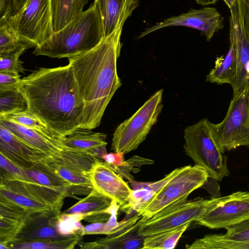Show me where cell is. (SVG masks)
Instances as JSON below:
<instances>
[{
  "label": "cell",
  "instance_id": "obj_1",
  "mask_svg": "<svg viewBox=\"0 0 249 249\" xmlns=\"http://www.w3.org/2000/svg\"><path fill=\"white\" fill-rule=\"evenodd\" d=\"M27 110L65 136L80 127L84 103L71 66L40 68L21 79Z\"/></svg>",
  "mask_w": 249,
  "mask_h": 249
},
{
  "label": "cell",
  "instance_id": "obj_2",
  "mask_svg": "<svg viewBox=\"0 0 249 249\" xmlns=\"http://www.w3.org/2000/svg\"><path fill=\"white\" fill-rule=\"evenodd\" d=\"M123 27L104 37L95 47L68 58L84 103L79 128L98 127L106 109L122 83L117 70Z\"/></svg>",
  "mask_w": 249,
  "mask_h": 249
},
{
  "label": "cell",
  "instance_id": "obj_3",
  "mask_svg": "<svg viewBox=\"0 0 249 249\" xmlns=\"http://www.w3.org/2000/svg\"><path fill=\"white\" fill-rule=\"evenodd\" d=\"M104 31L99 13L93 3L61 30L53 32L35 47V55L70 58L90 50L102 40Z\"/></svg>",
  "mask_w": 249,
  "mask_h": 249
},
{
  "label": "cell",
  "instance_id": "obj_4",
  "mask_svg": "<svg viewBox=\"0 0 249 249\" xmlns=\"http://www.w3.org/2000/svg\"><path fill=\"white\" fill-rule=\"evenodd\" d=\"M184 139L186 154L196 165L205 169L209 178L222 181L230 175L227 157L217 144L207 118L186 126Z\"/></svg>",
  "mask_w": 249,
  "mask_h": 249
},
{
  "label": "cell",
  "instance_id": "obj_5",
  "mask_svg": "<svg viewBox=\"0 0 249 249\" xmlns=\"http://www.w3.org/2000/svg\"><path fill=\"white\" fill-rule=\"evenodd\" d=\"M163 89L156 91L130 117L116 128L111 150L126 154L136 149L157 123L163 107Z\"/></svg>",
  "mask_w": 249,
  "mask_h": 249
},
{
  "label": "cell",
  "instance_id": "obj_6",
  "mask_svg": "<svg viewBox=\"0 0 249 249\" xmlns=\"http://www.w3.org/2000/svg\"><path fill=\"white\" fill-rule=\"evenodd\" d=\"M209 177L205 169L196 164L174 169L171 177L137 213L142 217L148 218L175 203L186 199L192 192L201 187Z\"/></svg>",
  "mask_w": 249,
  "mask_h": 249
},
{
  "label": "cell",
  "instance_id": "obj_7",
  "mask_svg": "<svg viewBox=\"0 0 249 249\" xmlns=\"http://www.w3.org/2000/svg\"><path fill=\"white\" fill-rule=\"evenodd\" d=\"M214 137L223 152L249 147V81L233 95L227 114L218 124L211 122Z\"/></svg>",
  "mask_w": 249,
  "mask_h": 249
},
{
  "label": "cell",
  "instance_id": "obj_8",
  "mask_svg": "<svg viewBox=\"0 0 249 249\" xmlns=\"http://www.w3.org/2000/svg\"><path fill=\"white\" fill-rule=\"evenodd\" d=\"M215 199L198 198L175 203L148 218L139 220L138 232L146 236L174 229L199 219Z\"/></svg>",
  "mask_w": 249,
  "mask_h": 249
},
{
  "label": "cell",
  "instance_id": "obj_9",
  "mask_svg": "<svg viewBox=\"0 0 249 249\" xmlns=\"http://www.w3.org/2000/svg\"><path fill=\"white\" fill-rule=\"evenodd\" d=\"M9 23L18 35L36 47L54 32L52 0H27Z\"/></svg>",
  "mask_w": 249,
  "mask_h": 249
},
{
  "label": "cell",
  "instance_id": "obj_10",
  "mask_svg": "<svg viewBox=\"0 0 249 249\" xmlns=\"http://www.w3.org/2000/svg\"><path fill=\"white\" fill-rule=\"evenodd\" d=\"M249 219V192L237 191L215 197L212 204L196 221L211 229L233 226Z\"/></svg>",
  "mask_w": 249,
  "mask_h": 249
},
{
  "label": "cell",
  "instance_id": "obj_11",
  "mask_svg": "<svg viewBox=\"0 0 249 249\" xmlns=\"http://www.w3.org/2000/svg\"><path fill=\"white\" fill-rule=\"evenodd\" d=\"M181 26L198 30L205 36L207 41L224 27V18L213 7H204L199 9H191L187 13L171 17L155 25L147 28L142 32L139 38L160 29L171 26Z\"/></svg>",
  "mask_w": 249,
  "mask_h": 249
},
{
  "label": "cell",
  "instance_id": "obj_12",
  "mask_svg": "<svg viewBox=\"0 0 249 249\" xmlns=\"http://www.w3.org/2000/svg\"><path fill=\"white\" fill-rule=\"evenodd\" d=\"M89 176L93 189L116 201L121 208L128 203L132 189L122 177L105 162L97 161Z\"/></svg>",
  "mask_w": 249,
  "mask_h": 249
},
{
  "label": "cell",
  "instance_id": "obj_13",
  "mask_svg": "<svg viewBox=\"0 0 249 249\" xmlns=\"http://www.w3.org/2000/svg\"><path fill=\"white\" fill-rule=\"evenodd\" d=\"M0 152L22 169L30 168L34 163L52 161L50 156L23 142L1 124Z\"/></svg>",
  "mask_w": 249,
  "mask_h": 249
},
{
  "label": "cell",
  "instance_id": "obj_14",
  "mask_svg": "<svg viewBox=\"0 0 249 249\" xmlns=\"http://www.w3.org/2000/svg\"><path fill=\"white\" fill-rule=\"evenodd\" d=\"M60 214V211L51 209L31 214L20 233L10 244L66 237L60 235L57 229L56 222Z\"/></svg>",
  "mask_w": 249,
  "mask_h": 249
},
{
  "label": "cell",
  "instance_id": "obj_15",
  "mask_svg": "<svg viewBox=\"0 0 249 249\" xmlns=\"http://www.w3.org/2000/svg\"><path fill=\"white\" fill-rule=\"evenodd\" d=\"M0 124L23 142L51 158L55 156L63 148L61 141L62 136L50 128L44 130L30 128L3 119H0Z\"/></svg>",
  "mask_w": 249,
  "mask_h": 249
},
{
  "label": "cell",
  "instance_id": "obj_16",
  "mask_svg": "<svg viewBox=\"0 0 249 249\" xmlns=\"http://www.w3.org/2000/svg\"><path fill=\"white\" fill-rule=\"evenodd\" d=\"M230 10V31L232 34L237 57L236 74L231 84L234 94L243 90L249 81V76L246 70L247 63L249 60V42L238 17L236 1Z\"/></svg>",
  "mask_w": 249,
  "mask_h": 249
},
{
  "label": "cell",
  "instance_id": "obj_17",
  "mask_svg": "<svg viewBox=\"0 0 249 249\" xmlns=\"http://www.w3.org/2000/svg\"><path fill=\"white\" fill-rule=\"evenodd\" d=\"M100 15L104 37L121 27L138 7V0H94Z\"/></svg>",
  "mask_w": 249,
  "mask_h": 249
},
{
  "label": "cell",
  "instance_id": "obj_18",
  "mask_svg": "<svg viewBox=\"0 0 249 249\" xmlns=\"http://www.w3.org/2000/svg\"><path fill=\"white\" fill-rule=\"evenodd\" d=\"M0 186L27 194L46 204L51 208L59 211L64 198L69 196L66 193L55 190L31 180L0 178Z\"/></svg>",
  "mask_w": 249,
  "mask_h": 249
},
{
  "label": "cell",
  "instance_id": "obj_19",
  "mask_svg": "<svg viewBox=\"0 0 249 249\" xmlns=\"http://www.w3.org/2000/svg\"><path fill=\"white\" fill-rule=\"evenodd\" d=\"M230 47L224 57H217L214 67L206 75V82L222 85L231 84L236 74L237 57L231 32L230 31Z\"/></svg>",
  "mask_w": 249,
  "mask_h": 249
},
{
  "label": "cell",
  "instance_id": "obj_20",
  "mask_svg": "<svg viewBox=\"0 0 249 249\" xmlns=\"http://www.w3.org/2000/svg\"><path fill=\"white\" fill-rule=\"evenodd\" d=\"M23 170L30 180L70 196L71 185L58 176L48 163H34L30 168Z\"/></svg>",
  "mask_w": 249,
  "mask_h": 249
},
{
  "label": "cell",
  "instance_id": "obj_21",
  "mask_svg": "<svg viewBox=\"0 0 249 249\" xmlns=\"http://www.w3.org/2000/svg\"><path fill=\"white\" fill-rule=\"evenodd\" d=\"M90 130L78 128L71 133L62 136L61 141L63 146L89 153L94 148L107 144L105 134Z\"/></svg>",
  "mask_w": 249,
  "mask_h": 249
},
{
  "label": "cell",
  "instance_id": "obj_22",
  "mask_svg": "<svg viewBox=\"0 0 249 249\" xmlns=\"http://www.w3.org/2000/svg\"><path fill=\"white\" fill-rule=\"evenodd\" d=\"M99 160L87 152L63 147L52 158L51 161L71 169L89 173L94 164Z\"/></svg>",
  "mask_w": 249,
  "mask_h": 249
},
{
  "label": "cell",
  "instance_id": "obj_23",
  "mask_svg": "<svg viewBox=\"0 0 249 249\" xmlns=\"http://www.w3.org/2000/svg\"><path fill=\"white\" fill-rule=\"evenodd\" d=\"M48 164L58 176L71 185V195H89L93 189L89 173L71 169L53 161Z\"/></svg>",
  "mask_w": 249,
  "mask_h": 249
},
{
  "label": "cell",
  "instance_id": "obj_24",
  "mask_svg": "<svg viewBox=\"0 0 249 249\" xmlns=\"http://www.w3.org/2000/svg\"><path fill=\"white\" fill-rule=\"evenodd\" d=\"M89 0H52L54 32L62 29L82 12Z\"/></svg>",
  "mask_w": 249,
  "mask_h": 249
},
{
  "label": "cell",
  "instance_id": "obj_25",
  "mask_svg": "<svg viewBox=\"0 0 249 249\" xmlns=\"http://www.w3.org/2000/svg\"><path fill=\"white\" fill-rule=\"evenodd\" d=\"M112 199L93 189L88 196L62 213L88 215L103 212L108 208Z\"/></svg>",
  "mask_w": 249,
  "mask_h": 249
},
{
  "label": "cell",
  "instance_id": "obj_26",
  "mask_svg": "<svg viewBox=\"0 0 249 249\" xmlns=\"http://www.w3.org/2000/svg\"><path fill=\"white\" fill-rule=\"evenodd\" d=\"M190 224L145 237L142 249H174Z\"/></svg>",
  "mask_w": 249,
  "mask_h": 249
},
{
  "label": "cell",
  "instance_id": "obj_27",
  "mask_svg": "<svg viewBox=\"0 0 249 249\" xmlns=\"http://www.w3.org/2000/svg\"><path fill=\"white\" fill-rule=\"evenodd\" d=\"M187 249H249V242H239L224 238L221 234H209L197 239Z\"/></svg>",
  "mask_w": 249,
  "mask_h": 249
},
{
  "label": "cell",
  "instance_id": "obj_28",
  "mask_svg": "<svg viewBox=\"0 0 249 249\" xmlns=\"http://www.w3.org/2000/svg\"><path fill=\"white\" fill-rule=\"evenodd\" d=\"M35 47L33 43L18 35L10 26L9 21L0 22V55Z\"/></svg>",
  "mask_w": 249,
  "mask_h": 249
},
{
  "label": "cell",
  "instance_id": "obj_29",
  "mask_svg": "<svg viewBox=\"0 0 249 249\" xmlns=\"http://www.w3.org/2000/svg\"><path fill=\"white\" fill-rule=\"evenodd\" d=\"M27 109V104L19 87L0 90V118Z\"/></svg>",
  "mask_w": 249,
  "mask_h": 249
},
{
  "label": "cell",
  "instance_id": "obj_30",
  "mask_svg": "<svg viewBox=\"0 0 249 249\" xmlns=\"http://www.w3.org/2000/svg\"><path fill=\"white\" fill-rule=\"evenodd\" d=\"M82 237L79 235H73L56 240H40L11 243L8 244V246L9 249H71L79 243Z\"/></svg>",
  "mask_w": 249,
  "mask_h": 249
},
{
  "label": "cell",
  "instance_id": "obj_31",
  "mask_svg": "<svg viewBox=\"0 0 249 249\" xmlns=\"http://www.w3.org/2000/svg\"><path fill=\"white\" fill-rule=\"evenodd\" d=\"M0 196L19 205L31 214L51 209L50 206L31 196L0 186Z\"/></svg>",
  "mask_w": 249,
  "mask_h": 249
},
{
  "label": "cell",
  "instance_id": "obj_32",
  "mask_svg": "<svg viewBox=\"0 0 249 249\" xmlns=\"http://www.w3.org/2000/svg\"><path fill=\"white\" fill-rule=\"evenodd\" d=\"M85 214L82 213H60L56 222V227L59 234L64 237L73 235L82 236L84 226L81 223Z\"/></svg>",
  "mask_w": 249,
  "mask_h": 249
},
{
  "label": "cell",
  "instance_id": "obj_33",
  "mask_svg": "<svg viewBox=\"0 0 249 249\" xmlns=\"http://www.w3.org/2000/svg\"><path fill=\"white\" fill-rule=\"evenodd\" d=\"M25 222L0 216V244L8 247V245L12 243L20 233Z\"/></svg>",
  "mask_w": 249,
  "mask_h": 249
},
{
  "label": "cell",
  "instance_id": "obj_34",
  "mask_svg": "<svg viewBox=\"0 0 249 249\" xmlns=\"http://www.w3.org/2000/svg\"><path fill=\"white\" fill-rule=\"evenodd\" d=\"M155 194L146 187L132 189L128 203L121 210L128 212L133 210L138 213L148 204Z\"/></svg>",
  "mask_w": 249,
  "mask_h": 249
},
{
  "label": "cell",
  "instance_id": "obj_35",
  "mask_svg": "<svg viewBox=\"0 0 249 249\" xmlns=\"http://www.w3.org/2000/svg\"><path fill=\"white\" fill-rule=\"evenodd\" d=\"M27 49L22 48L12 53L0 55V72H9L16 74L24 73L25 70L19 57Z\"/></svg>",
  "mask_w": 249,
  "mask_h": 249
},
{
  "label": "cell",
  "instance_id": "obj_36",
  "mask_svg": "<svg viewBox=\"0 0 249 249\" xmlns=\"http://www.w3.org/2000/svg\"><path fill=\"white\" fill-rule=\"evenodd\" d=\"M10 122L30 128L44 130L49 129L48 126L33 113L26 110L9 115L3 118Z\"/></svg>",
  "mask_w": 249,
  "mask_h": 249
},
{
  "label": "cell",
  "instance_id": "obj_37",
  "mask_svg": "<svg viewBox=\"0 0 249 249\" xmlns=\"http://www.w3.org/2000/svg\"><path fill=\"white\" fill-rule=\"evenodd\" d=\"M31 214L23 207L0 196V216L26 221Z\"/></svg>",
  "mask_w": 249,
  "mask_h": 249
},
{
  "label": "cell",
  "instance_id": "obj_38",
  "mask_svg": "<svg viewBox=\"0 0 249 249\" xmlns=\"http://www.w3.org/2000/svg\"><path fill=\"white\" fill-rule=\"evenodd\" d=\"M0 178L30 180L23 169L0 152Z\"/></svg>",
  "mask_w": 249,
  "mask_h": 249
},
{
  "label": "cell",
  "instance_id": "obj_39",
  "mask_svg": "<svg viewBox=\"0 0 249 249\" xmlns=\"http://www.w3.org/2000/svg\"><path fill=\"white\" fill-rule=\"evenodd\" d=\"M154 163V161L151 160L134 156L127 160H125L122 166L110 167L120 176L129 180L133 179L130 172H138L139 170L136 167L139 168L144 165L151 164Z\"/></svg>",
  "mask_w": 249,
  "mask_h": 249
},
{
  "label": "cell",
  "instance_id": "obj_40",
  "mask_svg": "<svg viewBox=\"0 0 249 249\" xmlns=\"http://www.w3.org/2000/svg\"><path fill=\"white\" fill-rule=\"evenodd\" d=\"M221 234L225 238L239 242H249V219L226 229Z\"/></svg>",
  "mask_w": 249,
  "mask_h": 249
},
{
  "label": "cell",
  "instance_id": "obj_41",
  "mask_svg": "<svg viewBox=\"0 0 249 249\" xmlns=\"http://www.w3.org/2000/svg\"><path fill=\"white\" fill-rule=\"evenodd\" d=\"M237 12L249 42V0H236Z\"/></svg>",
  "mask_w": 249,
  "mask_h": 249
},
{
  "label": "cell",
  "instance_id": "obj_42",
  "mask_svg": "<svg viewBox=\"0 0 249 249\" xmlns=\"http://www.w3.org/2000/svg\"><path fill=\"white\" fill-rule=\"evenodd\" d=\"M19 74L0 72V90L19 87L21 79Z\"/></svg>",
  "mask_w": 249,
  "mask_h": 249
},
{
  "label": "cell",
  "instance_id": "obj_43",
  "mask_svg": "<svg viewBox=\"0 0 249 249\" xmlns=\"http://www.w3.org/2000/svg\"><path fill=\"white\" fill-rule=\"evenodd\" d=\"M15 13L14 0H0V22L9 21Z\"/></svg>",
  "mask_w": 249,
  "mask_h": 249
},
{
  "label": "cell",
  "instance_id": "obj_44",
  "mask_svg": "<svg viewBox=\"0 0 249 249\" xmlns=\"http://www.w3.org/2000/svg\"><path fill=\"white\" fill-rule=\"evenodd\" d=\"M124 155L120 152L107 153L103 156L102 160L110 167H120L125 161Z\"/></svg>",
  "mask_w": 249,
  "mask_h": 249
},
{
  "label": "cell",
  "instance_id": "obj_45",
  "mask_svg": "<svg viewBox=\"0 0 249 249\" xmlns=\"http://www.w3.org/2000/svg\"><path fill=\"white\" fill-rule=\"evenodd\" d=\"M106 222L92 223L84 227L82 235L88 234H104Z\"/></svg>",
  "mask_w": 249,
  "mask_h": 249
},
{
  "label": "cell",
  "instance_id": "obj_46",
  "mask_svg": "<svg viewBox=\"0 0 249 249\" xmlns=\"http://www.w3.org/2000/svg\"><path fill=\"white\" fill-rule=\"evenodd\" d=\"M110 216L109 213L103 211L85 215L84 220L91 223L107 222Z\"/></svg>",
  "mask_w": 249,
  "mask_h": 249
},
{
  "label": "cell",
  "instance_id": "obj_47",
  "mask_svg": "<svg viewBox=\"0 0 249 249\" xmlns=\"http://www.w3.org/2000/svg\"><path fill=\"white\" fill-rule=\"evenodd\" d=\"M106 146L107 145H103L96 147L90 150L89 153L99 159H102L103 156L107 153Z\"/></svg>",
  "mask_w": 249,
  "mask_h": 249
},
{
  "label": "cell",
  "instance_id": "obj_48",
  "mask_svg": "<svg viewBox=\"0 0 249 249\" xmlns=\"http://www.w3.org/2000/svg\"><path fill=\"white\" fill-rule=\"evenodd\" d=\"M26 1L27 0H14L15 13L22 8Z\"/></svg>",
  "mask_w": 249,
  "mask_h": 249
},
{
  "label": "cell",
  "instance_id": "obj_49",
  "mask_svg": "<svg viewBox=\"0 0 249 249\" xmlns=\"http://www.w3.org/2000/svg\"><path fill=\"white\" fill-rule=\"evenodd\" d=\"M198 4L205 6L215 4L218 0H195Z\"/></svg>",
  "mask_w": 249,
  "mask_h": 249
},
{
  "label": "cell",
  "instance_id": "obj_50",
  "mask_svg": "<svg viewBox=\"0 0 249 249\" xmlns=\"http://www.w3.org/2000/svg\"><path fill=\"white\" fill-rule=\"evenodd\" d=\"M226 4L230 9L235 3L236 0H223Z\"/></svg>",
  "mask_w": 249,
  "mask_h": 249
},
{
  "label": "cell",
  "instance_id": "obj_51",
  "mask_svg": "<svg viewBox=\"0 0 249 249\" xmlns=\"http://www.w3.org/2000/svg\"><path fill=\"white\" fill-rule=\"evenodd\" d=\"M246 72L247 73L248 75L249 76V60L247 63L246 66Z\"/></svg>",
  "mask_w": 249,
  "mask_h": 249
}]
</instances>
